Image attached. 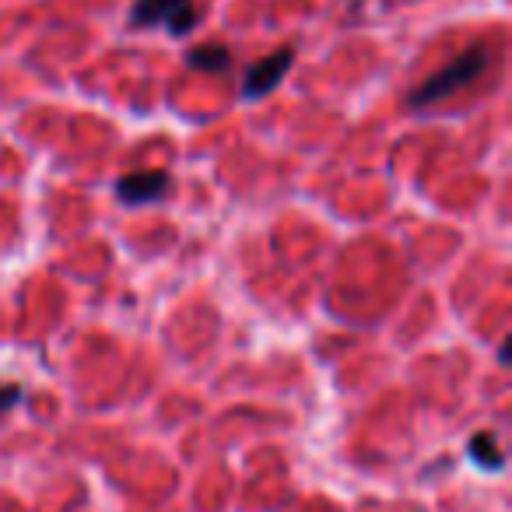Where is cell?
I'll use <instances>...</instances> for the list:
<instances>
[{
    "instance_id": "6da1fadb",
    "label": "cell",
    "mask_w": 512,
    "mask_h": 512,
    "mask_svg": "<svg viewBox=\"0 0 512 512\" xmlns=\"http://www.w3.org/2000/svg\"><path fill=\"white\" fill-rule=\"evenodd\" d=\"M484 67H488V46H470L467 53H460L456 60H449L442 71L428 74L425 81H418V85L407 92V109H428L435 106V102L449 99V95H456L460 88L474 85L477 78L484 74Z\"/></svg>"
},
{
    "instance_id": "7a4b0ae2",
    "label": "cell",
    "mask_w": 512,
    "mask_h": 512,
    "mask_svg": "<svg viewBox=\"0 0 512 512\" xmlns=\"http://www.w3.org/2000/svg\"><path fill=\"white\" fill-rule=\"evenodd\" d=\"M197 22V0H134V8H130V25L134 29H158L162 25L176 39L190 36L197 29Z\"/></svg>"
},
{
    "instance_id": "3957f363",
    "label": "cell",
    "mask_w": 512,
    "mask_h": 512,
    "mask_svg": "<svg viewBox=\"0 0 512 512\" xmlns=\"http://www.w3.org/2000/svg\"><path fill=\"white\" fill-rule=\"evenodd\" d=\"M292 64H295V46H281L271 57L249 64L246 74H242V99L253 102V99H264V95L278 92V85L288 78Z\"/></svg>"
},
{
    "instance_id": "277c9868",
    "label": "cell",
    "mask_w": 512,
    "mask_h": 512,
    "mask_svg": "<svg viewBox=\"0 0 512 512\" xmlns=\"http://www.w3.org/2000/svg\"><path fill=\"white\" fill-rule=\"evenodd\" d=\"M172 190V176L165 169H137L116 179V197L127 207H144L165 200Z\"/></svg>"
},
{
    "instance_id": "5b68a950",
    "label": "cell",
    "mask_w": 512,
    "mask_h": 512,
    "mask_svg": "<svg viewBox=\"0 0 512 512\" xmlns=\"http://www.w3.org/2000/svg\"><path fill=\"white\" fill-rule=\"evenodd\" d=\"M186 64L193 67V71H207V74H225L228 67H232V50L221 43H204V46H193L190 53H186Z\"/></svg>"
},
{
    "instance_id": "8992f818",
    "label": "cell",
    "mask_w": 512,
    "mask_h": 512,
    "mask_svg": "<svg viewBox=\"0 0 512 512\" xmlns=\"http://www.w3.org/2000/svg\"><path fill=\"white\" fill-rule=\"evenodd\" d=\"M470 456H474V463L484 470H502V460H505L495 432H477L474 439H470Z\"/></svg>"
},
{
    "instance_id": "52a82bcc",
    "label": "cell",
    "mask_w": 512,
    "mask_h": 512,
    "mask_svg": "<svg viewBox=\"0 0 512 512\" xmlns=\"http://www.w3.org/2000/svg\"><path fill=\"white\" fill-rule=\"evenodd\" d=\"M22 397H25V386H18V383H0V414L22 404Z\"/></svg>"
}]
</instances>
